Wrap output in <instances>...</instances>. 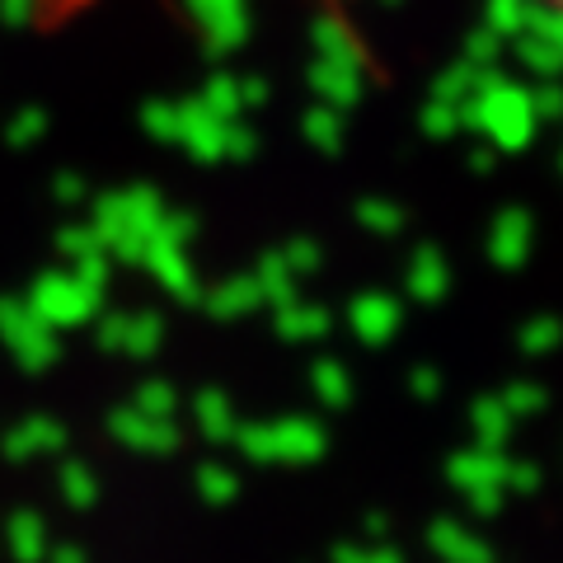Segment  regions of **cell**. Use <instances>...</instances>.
Returning a JSON list of instances; mask_svg holds the SVG:
<instances>
[{
    "mask_svg": "<svg viewBox=\"0 0 563 563\" xmlns=\"http://www.w3.org/2000/svg\"><path fill=\"white\" fill-rule=\"evenodd\" d=\"M507 461H512V455H507L503 446L474 442V446L455 451L446 461V479H451V488L465 493V503L474 507V512L493 517L507 498Z\"/></svg>",
    "mask_w": 563,
    "mask_h": 563,
    "instance_id": "obj_1",
    "label": "cell"
},
{
    "mask_svg": "<svg viewBox=\"0 0 563 563\" xmlns=\"http://www.w3.org/2000/svg\"><path fill=\"white\" fill-rule=\"evenodd\" d=\"M432 554L442 563H498V554L488 550L484 536H474L465 521H451V517H437L432 531H428Z\"/></svg>",
    "mask_w": 563,
    "mask_h": 563,
    "instance_id": "obj_2",
    "label": "cell"
},
{
    "mask_svg": "<svg viewBox=\"0 0 563 563\" xmlns=\"http://www.w3.org/2000/svg\"><path fill=\"white\" fill-rule=\"evenodd\" d=\"M347 320H352V333H357L362 343L380 347V343H390L395 329H399V301L390 291H366V296L352 301Z\"/></svg>",
    "mask_w": 563,
    "mask_h": 563,
    "instance_id": "obj_3",
    "label": "cell"
},
{
    "mask_svg": "<svg viewBox=\"0 0 563 563\" xmlns=\"http://www.w3.org/2000/svg\"><path fill=\"white\" fill-rule=\"evenodd\" d=\"M404 287H409L413 301L437 306L451 291V263L437 254V250H418L409 258V268H404Z\"/></svg>",
    "mask_w": 563,
    "mask_h": 563,
    "instance_id": "obj_4",
    "label": "cell"
},
{
    "mask_svg": "<svg viewBox=\"0 0 563 563\" xmlns=\"http://www.w3.org/2000/svg\"><path fill=\"white\" fill-rule=\"evenodd\" d=\"M526 254H531V217H526V211H507L488 235V258L512 273L526 263Z\"/></svg>",
    "mask_w": 563,
    "mask_h": 563,
    "instance_id": "obj_5",
    "label": "cell"
},
{
    "mask_svg": "<svg viewBox=\"0 0 563 563\" xmlns=\"http://www.w3.org/2000/svg\"><path fill=\"white\" fill-rule=\"evenodd\" d=\"M470 428H474V442L484 446H507V437H512L517 418L507 413V404L498 395H484L470 404Z\"/></svg>",
    "mask_w": 563,
    "mask_h": 563,
    "instance_id": "obj_6",
    "label": "cell"
},
{
    "mask_svg": "<svg viewBox=\"0 0 563 563\" xmlns=\"http://www.w3.org/2000/svg\"><path fill=\"white\" fill-rule=\"evenodd\" d=\"M5 5H14V10H20L29 24L57 29V24H70V20H80V14L90 10L95 0H5Z\"/></svg>",
    "mask_w": 563,
    "mask_h": 563,
    "instance_id": "obj_7",
    "label": "cell"
},
{
    "mask_svg": "<svg viewBox=\"0 0 563 563\" xmlns=\"http://www.w3.org/2000/svg\"><path fill=\"white\" fill-rule=\"evenodd\" d=\"M559 343H563V320H554V314H536V320H526L517 333V347L526 357H544V352H554Z\"/></svg>",
    "mask_w": 563,
    "mask_h": 563,
    "instance_id": "obj_8",
    "label": "cell"
},
{
    "mask_svg": "<svg viewBox=\"0 0 563 563\" xmlns=\"http://www.w3.org/2000/svg\"><path fill=\"white\" fill-rule=\"evenodd\" d=\"M498 399L507 404V413H512L517 422H521V418L544 413V404H550V395H544V385H536V380H517V385H507V390H503Z\"/></svg>",
    "mask_w": 563,
    "mask_h": 563,
    "instance_id": "obj_9",
    "label": "cell"
},
{
    "mask_svg": "<svg viewBox=\"0 0 563 563\" xmlns=\"http://www.w3.org/2000/svg\"><path fill=\"white\" fill-rule=\"evenodd\" d=\"M314 390L324 395V404L339 409V404H347V395H352V380H347V372L339 362H320L314 366Z\"/></svg>",
    "mask_w": 563,
    "mask_h": 563,
    "instance_id": "obj_10",
    "label": "cell"
},
{
    "mask_svg": "<svg viewBox=\"0 0 563 563\" xmlns=\"http://www.w3.org/2000/svg\"><path fill=\"white\" fill-rule=\"evenodd\" d=\"M329 329V314L314 310V306H301L287 314V333H301V339H320V333Z\"/></svg>",
    "mask_w": 563,
    "mask_h": 563,
    "instance_id": "obj_11",
    "label": "cell"
},
{
    "mask_svg": "<svg viewBox=\"0 0 563 563\" xmlns=\"http://www.w3.org/2000/svg\"><path fill=\"white\" fill-rule=\"evenodd\" d=\"M339 563H404V554L390 550L385 540H376L372 550H339Z\"/></svg>",
    "mask_w": 563,
    "mask_h": 563,
    "instance_id": "obj_12",
    "label": "cell"
},
{
    "mask_svg": "<svg viewBox=\"0 0 563 563\" xmlns=\"http://www.w3.org/2000/svg\"><path fill=\"white\" fill-rule=\"evenodd\" d=\"M540 470L531 461H507V493H536Z\"/></svg>",
    "mask_w": 563,
    "mask_h": 563,
    "instance_id": "obj_13",
    "label": "cell"
},
{
    "mask_svg": "<svg viewBox=\"0 0 563 563\" xmlns=\"http://www.w3.org/2000/svg\"><path fill=\"white\" fill-rule=\"evenodd\" d=\"M362 221L372 225V231H380V235H395V231H399V211H395V207H385V202L362 207Z\"/></svg>",
    "mask_w": 563,
    "mask_h": 563,
    "instance_id": "obj_14",
    "label": "cell"
},
{
    "mask_svg": "<svg viewBox=\"0 0 563 563\" xmlns=\"http://www.w3.org/2000/svg\"><path fill=\"white\" fill-rule=\"evenodd\" d=\"M409 390L418 399H437V390H442V376H437V366H413V372H409Z\"/></svg>",
    "mask_w": 563,
    "mask_h": 563,
    "instance_id": "obj_15",
    "label": "cell"
},
{
    "mask_svg": "<svg viewBox=\"0 0 563 563\" xmlns=\"http://www.w3.org/2000/svg\"><path fill=\"white\" fill-rule=\"evenodd\" d=\"M366 536H372V540H385V536H390V521H385L380 512H376V517H366Z\"/></svg>",
    "mask_w": 563,
    "mask_h": 563,
    "instance_id": "obj_16",
    "label": "cell"
},
{
    "mask_svg": "<svg viewBox=\"0 0 563 563\" xmlns=\"http://www.w3.org/2000/svg\"><path fill=\"white\" fill-rule=\"evenodd\" d=\"M544 5H550L554 14H563V0H544Z\"/></svg>",
    "mask_w": 563,
    "mask_h": 563,
    "instance_id": "obj_17",
    "label": "cell"
}]
</instances>
